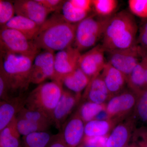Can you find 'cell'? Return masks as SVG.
<instances>
[{"label":"cell","instance_id":"obj_11","mask_svg":"<svg viewBox=\"0 0 147 147\" xmlns=\"http://www.w3.org/2000/svg\"><path fill=\"white\" fill-rule=\"evenodd\" d=\"M81 52L73 46L59 51L55 54V76L53 81L61 82L64 76L79 67Z\"/></svg>","mask_w":147,"mask_h":147},{"label":"cell","instance_id":"obj_36","mask_svg":"<svg viewBox=\"0 0 147 147\" xmlns=\"http://www.w3.org/2000/svg\"><path fill=\"white\" fill-rule=\"evenodd\" d=\"M137 44L142 49L147 48V18L142 22L139 30V34L137 38Z\"/></svg>","mask_w":147,"mask_h":147},{"label":"cell","instance_id":"obj_13","mask_svg":"<svg viewBox=\"0 0 147 147\" xmlns=\"http://www.w3.org/2000/svg\"><path fill=\"white\" fill-rule=\"evenodd\" d=\"M13 3L16 15L28 18L40 26L50 13L37 0H16Z\"/></svg>","mask_w":147,"mask_h":147},{"label":"cell","instance_id":"obj_10","mask_svg":"<svg viewBox=\"0 0 147 147\" xmlns=\"http://www.w3.org/2000/svg\"><path fill=\"white\" fill-rule=\"evenodd\" d=\"M105 53L106 51L102 45L98 44L81 54L79 67L90 80L101 73L107 63Z\"/></svg>","mask_w":147,"mask_h":147},{"label":"cell","instance_id":"obj_20","mask_svg":"<svg viewBox=\"0 0 147 147\" xmlns=\"http://www.w3.org/2000/svg\"><path fill=\"white\" fill-rule=\"evenodd\" d=\"M61 10L64 19L70 24H78L91 14L78 0L65 1Z\"/></svg>","mask_w":147,"mask_h":147},{"label":"cell","instance_id":"obj_24","mask_svg":"<svg viewBox=\"0 0 147 147\" xmlns=\"http://www.w3.org/2000/svg\"><path fill=\"white\" fill-rule=\"evenodd\" d=\"M127 86L128 88L136 94L146 88L142 60L127 77Z\"/></svg>","mask_w":147,"mask_h":147},{"label":"cell","instance_id":"obj_41","mask_svg":"<svg viewBox=\"0 0 147 147\" xmlns=\"http://www.w3.org/2000/svg\"><path fill=\"white\" fill-rule=\"evenodd\" d=\"M146 58L147 59V53H146Z\"/></svg>","mask_w":147,"mask_h":147},{"label":"cell","instance_id":"obj_27","mask_svg":"<svg viewBox=\"0 0 147 147\" xmlns=\"http://www.w3.org/2000/svg\"><path fill=\"white\" fill-rule=\"evenodd\" d=\"M53 136L47 131L24 136L22 138L21 147H47Z\"/></svg>","mask_w":147,"mask_h":147},{"label":"cell","instance_id":"obj_29","mask_svg":"<svg viewBox=\"0 0 147 147\" xmlns=\"http://www.w3.org/2000/svg\"><path fill=\"white\" fill-rule=\"evenodd\" d=\"M137 100L132 113L134 118L147 123V87L136 94Z\"/></svg>","mask_w":147,"mask_h":147},{"label":"cell","instance_id":"obj_9","mask_svg":"<svg viewBox=\"0 0 147 147\" xmlns=\"http://www.w3.org/2000/svg\"><path fill=\"white\" fill-rule=\"evenodd\" d=\"M55 56L54 52L44 50L36 56L31 70L30 83L38 85L44 83L46 79L54 80Z\"/></svg>","mask_w":147,"mask_h":147},{"label":"cell","instance_id":"obj_4","mask_svg":"<svg viewBox=\"0 0 147 147\" xmlns=\"http://www.w3.org/2000/svg\"><path fill=\"white\" fill-rule=\"evenodd\" d=\"M63 89L62 83L58 81L39 84L26 98L25 108L45 113L52 119V114L60 99Z\"/></svg>","mask_w":147,"mask_h":147},{"label":"cell","instance_id":"obj_17","mask_svg":"<svg viewBox=\"0 0 147 147\" xmlns=\"http://www.w3.org/2000/svg\"><path fill=\"white\" fill-rule=\"evenodd\" d=\"M26 98L23 94L0 102V131L3 129L25 107Z\"/></svg>","mask_w":147,"mask_h":147},{"label":"cell","instance_id":"obj_21","mask_svg":"<svg viewBox=\"0 0 147 147\" xmlns=\"http://www.w3.org/2000/svg\"><path fill=\"white\" fill-rule=\"evenodd\" d=\"M90 81V79L78 67L74 71L64 76L61 83L67 90L82 96V92L86 88Z\"/></svg>","mask_w":147,"mask_h":147},{"label":"cell","instance_id":"obj_5","mask_svg":"<svg viewBox=\"0 0 147 147\" xmlns=\"http://www.w3.org/2000/svg\"><path fill=\"white\" fill-rule=\"evenodd\" d=\"M111 17L102 18L91 13L77 24L73 47L81 52L97 45Z\"/></svg>","mask_w":147,"mask_h":147},{"label":"cell","instance_id":"obj_7","mask_svg":"<svg viewBox=\"0 0 147 147\" xmlns=\"http://www.w3.org/2000/svg\"><path fill=\"white\" fill-rule=\"evenodd\" d=\"M137 94L127 88L112 96L106 104V111L109 119L119 123L133 113Z\"/></svg>","mask_w":147,"mask_h":147},{"label":"cell","instance_id":"obj_22","mask_svg":"<svg viewBox=\"0 0 147 147\" xmlns=\"http://www.w3.org/2000/svg\"><path fill=\"white\" fill-rule=\"evenodd\" d=\"M118 123L113 120H93L85 123L84 137H107Z\"/></svg>","mask_w":147,"mask_h":147},{"label":"cell","instance_id":"obj_8","mask_svg":"<svg viewBox=\"0 0 147 147\" xmlns=\"http://www.w3.org/2000/svg\"><path fill=\"white\" fill-rule=\"evenodd\" d=\"M107 53L108 54L107 62L118 69L126 77L141 61L146 54L137 42L129 48L114 50Z\"/></svg>","mask_w":147,"mask_h":147},{"label":"cell","instance_id":"obj_30","mask_svg":"<svg viewBox=\"0 0 147 147\" xmlns=\"http://www.w3.org/2000/svg\"><path fill=\"white\" fill-rule=\"evenodd\" d=\"M16 117L38 123L50 125L53 123L51 118L45 113L37 110H29L25 107L20 111Z\"/></svg>","mask_w":147,"mask_h":147},{"label":"cell","instance_id":"obj_16","mask_svg":"<svg viewBox=\"0 0 147 147\" xmlns=\"http://www.w3.org/2000/svg\"><path fill=\"white\" fill-rule=\"evenodd\" d=\"M100 74L111 97L126 89V76L108 63L105 64Z\"/></svg>","mask_w":147,"mask_h":147},{"label":"cell","instance_id":"obj_2","mask_svg":"<svg viewBox=\"0 0 147 147\" xmlns=\"http://www.w3.org/2000/svg\"><path fill=\"white\" fill-rule=\"evenodd\" d=\"M138 30L134 15L129 11H121L110 18L101 45L106 53L131 47L137 43Z\"/></svg>","mask_w":147,"mask_h":147},{"label":"cell","instance_id":"obj_35","mask_svg":"<svg viewBox=\"0 0 147 147\" xmlns=\"http://www.w3.org/2000/svg\"><path fill=\"white\" fill-rule=\"evenodd\" d=\"M50 12H59L61 9L65 1L61 0H37Z\"/></svg>","mask_w":147,"mask_h":147},{"label":"cell","instance_id":"obj_3","mask_svg":"<svg viewBox=\"0 0 147 147\" xmlns=\"http://www.w3.org/2000/svg\"><path fill=\"white\" fill-rule=\"evenodd\" d=\"M35 57L1 50L0 73L8 81L13 93L22 92L31 84L30 75Z\"/></svg>","mask_w":147,"mask_h":147},{"label":"cell","instance_id":"obj_12","mask_svg":"<svg viewBox=\"0 0 147 147\" xmlns=\"http://www.w3.org/2000/svg\"><path fill=\"white\" fill-rule=\"evenodd\" d=\"M136 123L132 113L114 127L107 137L105 147H125L129 145L137 128Z\"/></svg>","mask_w":147,"mask_h":147},{"label":"cell","instance_id":"obj_37","mask_svg":"<svg viewBox=\"0 0 147 147\" xmlns=\"http://www.w3.org/2000/svg\"><path fill=\"white\" fill-rule=\"evenodd\" d=\"M47 147H68L61 133L53 135Z\"/></svg>","mask_w":147,"mask_h":147},{"label":"cell","instance_id":"obj_26","mask_svg":"<svg viewBox=\"0 0 147 147\" xmlns=\"http://www.w3.org/2000/svg\"><path fill=\"white\" fill-rule=\"evenodd\" d=\"M106 110V104H100L87 101L81 105L77 112L85 123L95 119L98 115Z\"/></svg>","mask_w":147,"mask_h":147},{"label":"cell","instance_id":"obj_39","mask_svg":"<svg viewBox=\"0 0 147 147\" xmlns=\"http://www.w3.org/2000/svg\"><path fill=\"white\" fill-rule=\"evenodd\" d=\"M79 147H105V146L102 145L95 144H86L82 143Z\"/></svg>","mask_w":147,"mask_h":147},{"label":"cell","instance_id":"obj_19","mask_svg":"<svg viewBox=\"0 0 147 147\" xmlns=\"http://www.w3.org/2000/svg\"><path fill=\"white\" fill-rule=\"evenodd\" d=\"M3 28L15 30L33 41L38 33L40 26L26 17L16 15L1 28Z\"/></svg>","mask_w":147,"mask_h":147},{"label":"cell","instance_id":"obj_42","mask_svg":"<svg viewBox=\"0 0 147 147\" xmlns=\"http://www.w3.org/2000/svg\"></svg>","mask_w":147,"mask_h":147},{"label":"cell","instance_id":"obj_18","mask_svg":"<svg viewBox=\"0 0 147 147\" xmlns=\"http://www.w3.org/2000/svg\"><path fill=\"white\" fill-rule=\"evenodd\" d=\"M82 97L87 101L97 104H106L108 102L111 96L100 73L91 79Z\"/></svg>","mask_w":147,"mask_h":147},{"label":"cell","instance_id":"obj_40","mask_svg":"<svg viewBox=\"0 0 147 147\" xmlns=\"http://www.w3.org/2000/svg\"><path fill=\"white\" fill-rule=\"evenodd\" d=\"M125 147H137L136 146V145L134 144H133V143H132V144H129L128 145V146H127Z\"/></svg>","mask_w":147,"mask_h":147},{"label":"cell","instance_id":"obj_38","mask_svg":"<svg viewBox=\"0 0 147 147\" xmlns=\"http://www.w3.org/2000/svg\"><path fill=\"white\" fill-rule=\"evenodd\" d=\"M146 54L144 55L142 57V61L143 63V66H144L145 81H146V86L147 87V59L146 57Z\"/></svg>","mask_w":147,"mask_h":147},{"label":"cell","instance_id":"obj_32","mask_svg":"<svg viewBox=\"0 0 147 147\" xmlns=\"http://www.w3.org/2000/svg\"><path fill=\"white\" fill-rule=\"evenodd\" d=\"M129 11L133 15L143 18H147V0H129Z\"/></svg>","mask_w":147,"mask_h":147},{"label":"cell","instance_id":"obj_23","mask_svg":"<svg viewBox=\"0 0 147 147\" xmlns=\"http://www.w3.org/2000/svg\"><path fill=\"white\" fill-rule=\"evenodd\" d=\"M21 136L17 128L16 117L0 131V147H21Z\"/></svg>","mask_w":147,"mask_h":147},{"label":"cell","instance_id":"obj_15","mask_svg":"<svg viewBox=\"0 0 147 147\" xmlns=\"http://www.w3.org/2000/svg\"><path fill=\"white\" fill-rule=\"evenodd\" d=\"M82 96L63 89L62 94L52 115L53 123L60 129L74 108L79 103Z\"/></svg>","mask_w":147,"mask_h":147},{"label":"cell","instance_id":"obj_33","mask_svg":"<svg viewBox=\"0 0 147 147\" xmlns=\"http://www.w3.org/2000/svg\"><path fill=\"white\" fill-rule=\"evenodd\" d=\"M131 140L137 147H147V127L136 128Z\"/></svg>","mask_w":147,"mask_h":147},{"label":"cell","instance_id":"obj_25","mask_svg":"<svg viewBox=\"0 0 147 147\" xmlns=\"http://www.w3.org/2000/svg\"><path fill=\"white\" fill-rule=\"evenodd\" d=\"M118 5L117 0H92L94 13L102 18H109L115 14Z\"/></svg>","mask_w":147,"mask_h":147},{"label":"cell","instance_id":"obj_31","mask_svg":"<svg viewBox=\"0 0 147 147\" xmlns=\"http://www.w3.org/2000/svg\"><path fill=\"white\" fill-rule=\"evenodd\" d=\"M15 9L13 2L8 1H0V26H4L15 16Z\"/></svg>","mask_w":147,"mask_h":147},{"label":"cell","instance_id":"obj_1","mask_svg":"<svg viewBox=\"0 0 147 147\" xmlns=\"http://www.w3.org/2000/svg\"><path fill=\"white\" fill-rule=\"evenodd\" d=\"M77 24L66 21L61 14H54L40 26L33 40L40 50L61 51L73 46Z\"/></svg>","mask_w":147,"mask_h":147},{"label":"cell","instance_id":"obj_6","mask_svg":"<svg viewBox=\"0 0 147 147\" xmlns=\"http://www.w3.org/2000/svg\"><path fill=\"white\" fill-rule=\"evenodd\" d=\"M0 46L1 50L30 57H35L40 51L32 40L15 30L6 28H1Z\"/></svg>","mask_w":147,"mask_h":147},{"label":"cell","instance_id":"obj_28","mask_svg":"<svg viewBox=\"0 0 147 147\" xmlns=\"http://www.w3.org/2000/svg\"><path fill=\"white\" fill-rule=\"evenodd\" d=\"M16 119L17 128L21 136L22 135L23 137L36 132L47 131L51 126L21 118L16 117Z\"/></svg>","mask_w":147,"mask_h":147},{"label":"cell","instance_id":"obj_14","mask_svg":"<svg viewBox=\"0 0 147 147\" xmlns=\"http://www.w3.org/2000/svg\"><path fill=\"white\" fill-rule=\"evenodd\" d=\"M85 123L77 111L62 126L60 132L68 147H79L85 137Z\"/></svg>","mask_w":147,"mask_h":147},{"label":"cell","instance_id":"obj_34","mask_svg":"<svg viewBox=\"0 0 147 147\" xmlns=\"http://www.w3.org/2000/svg\"><path fill=\"white\" fill-rule=\"evenodd\" d=\"M13 93L10 85L2 74L0 73V98L1 100H7L13 98Z\"/></svg>","mask_w":147,"mask_h":147}]
</instances>
